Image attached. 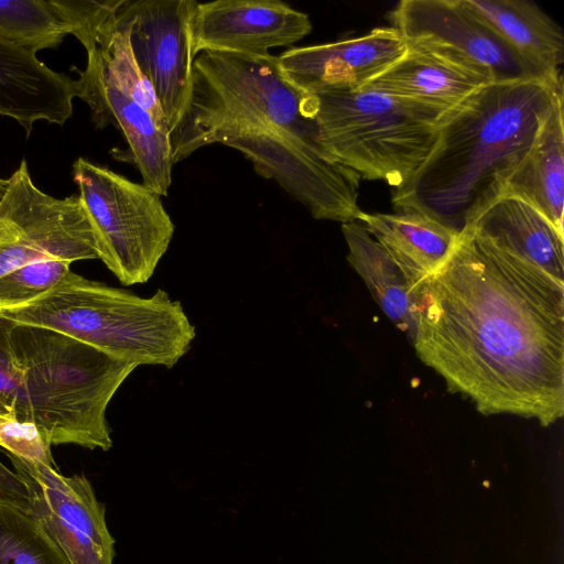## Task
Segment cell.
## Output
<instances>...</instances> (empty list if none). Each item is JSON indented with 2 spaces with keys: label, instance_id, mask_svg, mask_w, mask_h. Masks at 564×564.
<instances>
[{
  "label": "cell",
  "instance_id": "cell-13",
  "mask_svg": "<svg viewBox=\"0 0 564 564\" xmlns=\"http://www.w3.org/2000/svg\"><path fill=\"white\" fill-rule=\"evenodd\" d=\"M84 70L73 80L76 97L90 109L97 128L115 124L123 134L143 185L165 196L172 182L170 137L108 72L94 47L87 48Z\"/></svg>",
  "mask_w": 564,
  "mask_h": 564
},
{
  "label": "cell",
  "instance_id": "cell-17",
  "mask_svg": "<svg viewBox=\"0 0 564 564\" xmlns=\"http://www.w3.org/2000/svg\"><path fill=\"white\" fill-rule=\"evenodd\" d=\"M468 230L564 284V237L528 203L503 196Z\"/></svg>",
  "mask_w": 564,
  "mask_h": 564
},
{
  "label": "cell",
  "instance_id": "cell-26",
  "mask_svg": "<svg viewBox=\"0 0 564 564\" xmlns=\"http://www.w3.org/2000/svg\"><path fill=\"white\" fill-rule=\"evenodd\" d=\"M9 186V178H0V199Z\"/></svg>",
  "mask_w": 564,
  "mask_h": 564
},
{
  "label": "cell",
  "instance_id": "cell-23",
  "mask_svg": "<svg viewBox=\"0 0 564 564\" xmlns=\"http://www.w3.org/2000/svg\"><path fill=\"white\" fill-rule=\"evenodd\" d=\"M0 564H70L21 496V479L0 462Z\"/></svg>",
  "mask_w": 564,
  "mask_h": 564
},
{
  "label": "cell",
  "instance_id": "cell-1",
  "mask_svg": "<svg viewBox=\"0 0 564 564\" xmlns=\"http://www.w3.org/2000/svg\"><path fill=\"white\" fill-rule=\"evenodd\" d=\"M417 358L484 415L564 414V284L470 230L416 285Z\"/></svg>",
  "mask_w": 564,
  "mask_h": 564
},
{
  "label": "cell",
  "instance_id": "cell-21",
  "mask_svg": "<svg viewBox=\"0 0 564 564\" xmlns=\"http://www.w3.org/2000/svg\"><path fill=\"white\" fill-rule=\"evenodd\" d=\"M371 236L416 286L448 258L459 236L416 213L368 214L358 217Z\"/></svg>",
  "mask_w": 564,
  "mask_h": 564
},
{
  "label": "cell",
  "instance_id": "cell-19",
  "mask_svg": "<svg viewBox=\"0 0 564 564\" xmlns=\"http://www.w3.org/2000/svg\"><path fill=\"white\" fill-rule=\"evenodd\" d=\"M487 84L477 76L406 50L399 61L359 89L380 93L443 116Z\"/></svg>",
  "mask_w": 564,
  "mask_h": 564
},
{
  "label": "cell",
  "instance_id": "cell-2",
  "mask_svg": "<svg viewBox=\"0 0 564 564\" xmlns=\"http://www.w3.org/2000/svg\"><path fill=\"white\" fill-rule=\"evenodd\" d=\"M213 143L241 152L315 219L344 224L362 212L360 176L319 145L313 95L278 66L247 63L223 74L172 141L173 165Z\"/></svg>",
  "mask_w": 564,
  "mask_h": 564
},
{
  "label": "cell",
  "instance_id": "cell-14",
  "mask_svg": "<svg viewBox=\"0 0 564 564\" xmlns=\"http://www.w3.org/2000/svg\"><path fill=\"white\" fill-rule=\"evenodd\" d=\"M406 53L393 26L375 28L354 39L293 47L278 56L290 79L308 93L359 89Z\"/></svg>",
  "mask_w": 564,
  "mask_h": 564
},
{
  "label": "cell",
  "instance_id": "cell-15",
  "mask_svg": "<svg viewBox=\"0 0 564 564\" xmlns=\"http://www.w3.org/2000/svg\"><path fill=\"white\" fill-rule=\"evenodd\" d=\"M73 80L0 36V115L31 133L39 120L63 126L73 113Z\"/></svg>",
  "mask_w": 564,
  "mask_h": 564
},
{
  "label": "cell",
  "instance_id": "cell-8",
  "mask_svg": "<svg viewBox=\"0 0 564 564\" xmlns=\"http://www.w3.org/2000/svg\"><path fill=\"white\" fill-rule=\"evenodd\" d=\"M389 20L408 51L489 84L542 79L462 0H402Z\"/></svg>",
  "mask_w": 564,
  "mask_h": 564
},
{
  "label": "cell",
  "instance_id": "cell-9",
  "mask_svg": "<svg viewBox=\"0 0 564 564\" xmlns=\"http://www.w3.org/2000/svg\"><path fill=\"white\" fill-rule=\"evenodd\" d=\"M44 259H99L97 240L79 195L42 192L22 160L0 199V278Z\"/></svg>",
  "mask_w": 564,
  "mask_h": 564
},
{
  "label": "cell",
  "instance_id": "cell-4",
  "mask_svg": "<svg viewBox=\"0 0 564 564\" xmlns=\"http://www.w3.org/2000/svg\"><path fill=\"white\" fill-rule=\"evenodd\" d=\"M135 368L56 330L0 316V414L34 423L51 445L110 449L106 411Z\"/></svg>",
  "mask_w": 564,
  "mask_h": 564
},
{
  "label": "cell",
  "instance_id": "cell-7",
  "mask_svg": "<svg viewBox=\"0 0 564 564\" xmlns=\"http://www.w3.org/2000/svg\"><path fill=\"white\" fill-rule=\"evenodd\" d=\"M73 178L99 259L123 285L148 282L174 235L161 196L83 158L73 164Z\"/></svg>",
  "mask_w": 564,
  "mask_h": 564
},
{
  "label": "cell",
  "instance_id": "cell-20",
  "mask_svg": "<svg viewBox=\"0 0 564 564\" xmlns=\"http://www.w3.org/2000/svg\"><path fill=\"white\" fill-rule=\"evenodd\" d=\"M113 0H0V36L33 54L78 37Z\"/></svg>",
  "mask_w": 564,
  "mask_h": 564
},
{
  "label": "cell",
  "instance_id": "cell-3",
  "mask_svg": "<svg viewBox=\"0 0 564 564\" xmlns=\"http://www.w3.org/2000/svg\"><path fill=\"white\" fill-rule=\"evenodd\" d=\"M563 79L487 84L437 122L419 171L392 189L398 213L432 218L458 236L500 199L531 150Z\"/></svg>",
  "mask_w": 564,
  "mask_h": 564
},
{
  "label": "cell",
  "instance_id": "cell-16",
  "mask_svg": "<svg viewBox=\"0 0 564 564\" xmlns=\"http://www.w3.org/2000/svg\"><path fill=\"white\" fill-rule=\"evenodd\" d=\"M462 3L475 18L494 30L540 78H562L563 31L534 2L462 0Z\"/></svg>",
  "mask_w": 564,
  "mask_h": 564
},
{
  "label": "cell",
  "instance_id": "cell-10",
  "mask_svg": "<svg viewBox=\"0 0 564 564\" xmlns=\"http://www.w3.org/2000/svg\"><path fill=\"white\" fill-rule=\"evenodd\" d=\"M195 0H123L115 18L127 33L135 62L150 82L169 134L181 121L191 94L194 56L189 19Z\"/></svg>",
  "mask_w": 564,
  "mask_h": 564
},
{
  "label": "cell",
  "instance_id": "cell-25",
  "mask_svg": "<svg viewBox=\"0 0 564 564\" xmlns=\"http://www.w3.org/2000/svg\"><path fill=\"white\" fill-rule=\"evenodd\" d=\"M0 446L21 458L55 466L52 445L43 438L34 423L0 414Z\"/></svg>",
  "mask_w": 564,
  "mask_h": 564
},
{
  "label": "cell",
  "instance_id": "cell-12",
  "mask_svg": "<svg viewBox=\"0 0 564 564\" xmlns=\"http://www.w3.org/2000/svg\"><path fill=\"white\" fill-rule=\"evenodd\" d=\"M311 31L310 17L280 0L196 1L189 19L194 58L203 51L265 56Z\"/></svg>",
  "mask_w": 564,
  "mask_h": 564
},
{
  "label": "cell",
  "instance_id": "cell-22",
  "mask_svg": "<svg viewBox=\"0 0 564 564\" xmlns=\"http://www.w3.org/2000/svg\"><path fill=\"white\" fill-rule=\"evenodd\" d=\"M347 260L391 323L412 341L416 330V286L358 220L341 224Z\"/></svg>",
  "mask_w": 564,
  "mask_h": 564
},
{
  "label": "cell",
  "instance_id": "cell-24",
  "mask_svg": "<svg viewBox=\"0 0 564 564\" xmlns=\"http://www.w3.org/2000/svg\"><path fill=\"white\" fill-rule=\"evenodd\" d=\"M69 261L44 259L0 278V307L21 305L55 286L69 271Z\"/></svg>",
  "mask_w": 564,
  "mask_h": 564
},
{
  "label": "cell",
  "instance_id": "cell-6",
  "mask_svg": "<svg viewBox=\"0 0 564 564\" xmlns=\"http://www.w3.org/2000/svg\"><path fill=\"white\" fill-rule=\"evenodd\" d=\"M322 149L360 178L403 186L429 156L441 115L365 89L311 93Z\"/></svg>",
  "mask_w": 564,
  "mask_h": 564
},
{
  "label": "cell",
  "instance_id": "cell-18",
  "mask_svg": "<svg viewBox=\"0 0 564 564\" xmlns=\"http://www.w3.org/2000/svg\"><path fill=\"white\" fill-rule=\"evenodd\" d=\"M563 115L562 90L555 96L531 150L510 177L503 196L531 205L564 237Z\"/></svg>",
  "mask_w": 564,
  "mask_h": 564
},
{
  "label": "cell",
  "instance_id": "cell-11",
  "mask_svg": "<svg viewBox=\"0 0 564 564\" xmlns=\"http://www.w3.org/2000/svg\"><path fill=\"white\" fill-rule=\"evenodd\" d=\"M21 479V496L70 564H112L115 540L84 475L64 476L54 467L8 453Z\"/></svg>",
  "mask_w": 564,
  "mask_h": 564
},
{
  "label": "cell",
  "instance_id": "cell-5",
  "mask_svg": "<svg viewBox=\"0 0 564 564\" xmlns=\"http://www.w3.org/2000/svg\"><path fill=\"white\" fill-rule=\"evenodd\" d=\"M0 316L56 330L137 367L172 368L196 336L181 302L166 291L142 297L72 271L34 300L0 307Z\"/></svg>",
  "mask_w": 564,
  "mask_h": 564
}]
</instances>
